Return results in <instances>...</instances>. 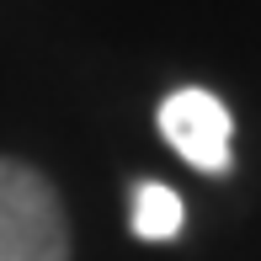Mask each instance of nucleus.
Here are the masks:
<instances>
[{"instance_id":"nucleus-2","label":"nucleus","mask_w":261,"mask_h":261,"mask_svg":"<svg viewBox=\"0 0 261 261\" xmlns=\"http://www.w3.org/2000/svg\"><path fill=\"white\" fill-rule=\"evenodd\" d=\"M160 134L187 165L197 171H229V107L213 91L187 86L160 101Z\"/></svg>"},{"instance_id":"nucleus-1","label":"nucleus","mask_w":261,"mask_h":261,"mask_svg":"<svg viewBox=\"0 0 261 261\" xmlns=\"http://www.w3.org/2000/svg\"><path fill=\"white\" fill-rule=\"evenodd\" d=\"M0 261H69L64 203L21 160H0Z\"/></svg>"},{"instance_id":"nucleus-3","label":"nucleus","mask_w":261,"mask_h":261,"mask_svg":"<svg viewBox=\"0 0 261 261\" xmlns=\"http://www.w3.org/2000/svg\"><path fill=\"white\" fill-rule=\"evenodd\" d=\"M134 234L139 240H176L181 234V197L160 181L134 187Z\"/></svg>"}]
</instances>
